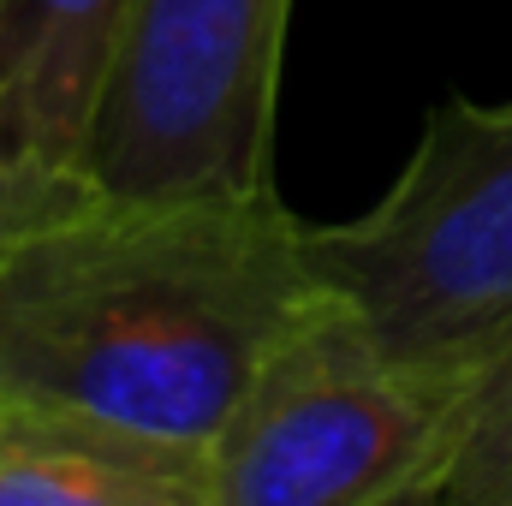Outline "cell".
<instances>
[{
    "instance_id": "cell-3",
    "label": "cell",
    "mask_w": 512,
    "mask_h": 506,
    "mask_svg": "<svg viewBox=\"0 0 512 506\" xmlns=\"http://www.w3.org/2000/svg\"><path fill=\"white\" fill-rule=\"evenodd\" d=\"M453 393L399 370L316 292L203 447L209 506H417Z\"/></svg>"
},
{
    "instance_id": "cell-6",
    "label": "cell",
    "mask_w": 512,
    "mask_h": 506,
    "mask_svg": "<svg viewBox=\"0 0 512 506\" xmlns=\"http://www.w3.org/2000/svg\"><path fill=\"white\" fill-rule=\"evenodd\" d=\"M0 506H209L203 453L0 411Z\"/></svg>"
},
{
    "instance_id": "cell-5",
    "label": "cell",
    "mask_w": 512,
    "mask_h": 506,
    "mask_svg": "<svg viewBox=\"0 0 512 506\" xmlns=\"http://www.w3.org/2000/svg\"><path fill=\"white\" fill-rule=\"evenodd\" d=\"M131 0H0V143L48 173L84 185V143L96 126Z\"/></svg>"
},
{
    "instance_id": "cell-1",
    "label": "cell",
    "mask_w": 512,
    "mask_h": 506,
    "mask_svg": "<svg viewBox=\"0 0 512 506\" xmlns=\"http://www.w3.org/2000/svg\"><path fill=\"white\" fill-rule=\"evenodd\" d=\"M316 292L280 185L78 191L0 251V411L203 453Z\"/></svg>"
},
{
    "instance_id": "cell-8",
    "label": "cell",
    "mask_w": 512,
    "mask_h": 506,
    "mask_svg": "<svg viewBox=\"0 0 512 506\" xmlns=\"http://www.w3.org/2000/svg\"><path fill=\"white\" fill-rule=\"evenodd\" d=\"M78 191H90V185H78V179H48V173L24 167V161L0 143V251H6L24 227H36V221L54 215L60 203H72Z\"/></svg>"
},
{
    "instance_id": "cell-2",
    "label": "cell",
    "mask_w": 512,
    "mask_h": 506,
    "mask_svg": "<svg viewBox=\"0 0 512 506\" xmlns=\"http://www.w3.org/2000/svg\"><path fill=\"white\" fill-rule=\"evenodd\" d=\"M304 251L399 370L453 393L512 334V102H441L382 197Z\"/></svg>"
},
{
    "instance_id": "cell-4",
    "label": "cell",
    "mask_w": 512,
    "mask_h": 506,
    "mask_svg": "<svg viewBox=\"0 0 512 506\" xmlns=\"http://www.w3.org/2000/svg\"><path fill=\"white\" fill-rule=\"evenodd\" d=\"M292 0H131L84 143L102 197L274 191Z\"/></svg>"
},
{
    "instance_id": "cell-7",
    "label": "cell",
    "mask_w": 512,
    "mask_h": 506,
    "mask_svg": "<svg viewBox=\"0 0 512 506\" xmlns=\"http://www.w3.org/2000/svg\"><path fill=\"white\" fill-rule=\"evenodd\" d=\"M417 506H512V334L459 376L441 465Z\"/></svg>"
}]
</instances>
